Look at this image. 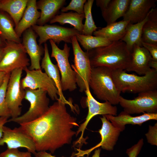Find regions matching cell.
Returning <instances> with one entry per match:
<instances>
[{"instance_id": "cell-1", "label": "cell", "mask_w": 157, "mask_h": 157, "mask_svg": "<svg viewBox=\"0 0 157 157\" xmlns=\"http://www.w3.org/2000/svg\"><path fill=\"white\" fill-rule=\"evenodd\" d=\"M66 104L58 100L42 116L20 127L33 140L36 151H49L53 154L66 144H69L79 126L76 118L67 112Z\"/></svg>"}, {"instance_id": "cell-2", "label": "cell", "mask_w": 157, "mask_h": 157, "mask_svg": "<svg viewBox=\"0 0 157 157\" xmlns=\"http://www.w3.org/2000/svg\"><path fill=\"white\" fill-rule=\"evenodd\" d=\"M92 68L105 67L112 70H125L131 59V52L122 40L112 42L105 47L87 51Z\"/></svg>"}, {"instance_id": "cell-3", "label": "cell", "mask_w": 157, "mask_h": 157, "mask_svg": "<svg viewBox=\"0 0 157 157\" xmlns=\"http://www.w3.org/2000/svg\"><path fill=\"white\" fill-rule=\"evenodd\" d=\"M126 72L122 69L112 70L113 80L121 92L139 94L157 90V70L151 68L141 76L129 74Z\"/></svg>"}, {"instance_id": "cell-4", "label": "cell", "mask_w": 157, "mask_h": 157, "mask_svg": "<svg viewBox=\"0 0 157 157\" xmlns=\"http://www.w3.org/2000/svg\"><path fill=\"white\" fill-rule=\"evenodd\" d=\"M112 72L105 67L91 68L89 85L97 98L116 105L119 103L121 92L115 85Z\"/></svg>"}, {"instance_id": "cell-5", "label": "cell", "mask_w": 157, "mask_h": 157, "mask_svg": "<svg viewBox=\"0 0 157 157\" xmlns=\"http://www.w3.org/2000/svg\"><path fill=\"white\" fill-rule=\"evenodd\" d=\"M24 99L30 104L28 110L18 117L12 118L8 122H13L19 124L34 120L43 115L49 109V100L46 92L41 89H25Z\"/></svg>"}, {"instance_id": "cell-6", "label": "cell", "mask_w": 157, "mask_h": 157, "mask_svg": "<svg viewBox=\"0 0 157 157\" xmlns=\"http://www.w3.org/2000/svg\"><path fill=\"white\" fill-rule=\"evenodd\" d=\"M49 41L52 49L51 57L56 59L61 74L62 90L73 91L77 88V85L75 72L69 61L70 48L65 43L61 49L52 40Z\"/></svg>"}, {"instance_id": "cell-7", "label": "cell", "mask_w": 157, "mask_h": 157, "mask_svg": "<svg viewBox=\"0 0 157 157\" xmlns=\"http://www.w3.org/2000/svg\"><path fill=\"white\" fill-rule=\"evenodd\" d=\"M74 56V65L71 66L75 72L76 83L81 92L89 87L91 67L88 54L81 48L76 36L73 37L72 42Z\"/></svg>"}, {"instance_id": "cell-8", "label": "cell", "mask_w": 157, "mask_h": 157, "mask_svg": "<svg viewBox=\"0 0 157 157\" xmlns=\"http://www.w3.org/2000/svg\"><path fill=\"white\" fill-rule=\"evenodd\" d=\"M4 49L0 71L8 73L17 69L24 70L30 65L29 60L22 43L6 41Z\"/></svg>"}, {"instance_id": "cell-9", "label": "cell", "mask_w": 157, "mask_h": 157, "mask_svg": "<svg viewBox=\"0 0 157 157\" xmlns=\"http://www.w3.org/2000/svg\"><path fill=\"white\" fill-rule=\"evenodd\" d=\"M23 69L19 68L12 71L7 85L6 100L11 112V117L14 118L20 115L22 102L24 99L25 91L22 87L21 78Z\"/></svg>"}, {"instance_id": "cell-10", "label": "cell", "mask_w": 157, "mask_h": 157, "mask_svg": "<svg viewBox=\"0 0 157 157\" xmlns=\"http://www.w3.org/2000/svg\"><path fill=\"white\" fill-rule=\"evenodd\" d=\"M124 112L129 114L141 113H157V90L138 94L133 99H128L120 96L119 103Z\"/></svg>"}, {"instance_id": "cell-11", "label": "cell", "mask_w": 157, "mask_h": 157, "mask_svg": "<svg viewBox=\"0 0 157 157\" xmlns=\"http://www.w3.org/2000/svg\"><path fill=\"white\" fill-rule=\"evenodd\" d=\"M24 70L26 75L21 81L23 88L41 89L46 92L52 100H58V90L53 82L45 72H43L41 69L30 70L28 67Z\"/></svg>"}, {"instance_id": "cell-12", "label": "cell", "mask_w": 157, "mask_h": 157, "mask_svg": "<svg viewBox=\"0 0 157 157\" xmlns=\"http://www.w3.org/2000/svg\"><path fill=\"white\" fill-rule=\"evenodd\" d=\"M85 92L87 96L86 103L88 112L85 121L79 126L76 135L77 136L81 133L80 137L75 143L76 145L78 144L80 146L82 143L85 142V140L83 138L84 131L89 122L93 117L99 115L116 116L117 110L116 106H113L108 101L100 103L96 100L91 94L90 87L87 88Z\"/></svg>"}, {"instance_id": "cell-13", "label": "cell", "mask_w": 157, "mask_h": 157, "mask_svg": "<svg viewBox=\"0 0 157 157\" xmlns=\"http://www.w3.org/2000/svg\"><path fill=\"white\" fill-rule=\"evenodd\" d=\"M39 36V44L41 45L48 40H52L58 44L62 41L71 43L73 37L81 34L74 28H66L56 25L45 24L41 26L35 25L31 27Z\"/></svg>"}, {"instance_id": "cell-14", "label": "cell", "mask_w": 157, "mask_h": 157, "mask_svg": "<svg viewBox=\"0 0 157 157\" xmlns=\"http://www.w3.org/2000/svg\"><path fill=\"white\" fill-rule=\"evenodd\" d=\"M6 144L8 149L26 148L34 154L36 152L35 143L31 137L19 126L11 129L4 126L3 135L0 139V146Z\"/></svg>"}, {"instance_id": "cell-15", "label": "cell", "mask_w": 157, "mask_h": 157, "mask_svg": "<svg viewBox=\"0 0 157 157\" xmlns=\"http://www.w3.org/2000/svg\"><path fill=\"white\" fill-rule=\"evenodd\" d=\"M100 117L102 123L101 128L99 132L101 136L100 142L95 146L85 151L81 150L82 156L88 155L94 149L101 147L104 149L109 151L113 150L118 139L121 131L115 127L108 120L104 115Z\"/></svg>"}, {"instance_id": "cell-16", "label": "cell", "mask_w": 157, "mask_h": 157, "mask_svg": "<svg viewBox=\"0 0 157 157\" xmlns=\"http://www.w3.org/2000/svg\"><path fill=\"white\" fill-rule=\"evenodd\" d=\"M36 34L31 27L23 33L22 44L30 58L31 65L29 69L30 70L41 69L40 61L44 53V48L37 42L38 35Z\"/></svg>"}, {"instance_id": "cell-17", "label": "cell", "mask_w": 157, "mask_h": 157, "mask_svg": "<svg viewBox=\"0 0 157 157\" xmlns=\"http://www.w3.org/2000/svg\"><path fill=\"white\" fill-rule=\"evenodd\" d=\"M156 0H130L123 20L134 24L143 21L150 10L156 8Z\"/></svg>"}, {"instance_id": "cell-18", "label": "cell", "mask_w": 157, "mask_h": 157, "mask_svg": "<svg viewBox=\"0 0 157 157\" xmlns=\"http://www.w3.org/2000/svg\"><path fill=\"white\" fill-rule=\"evenodd\" d=\"M44 56L42 59L41 67L45 72L54 83L58 92V99L69 105L72 110H75L74 106L71 101L67 100L65 97L62 90L60 71L57 64L52 62L49 55L47 45L44 44Z\"/></svg>"}, {"instance_id": "cell-19", "label": "cell", "mask_w": 157, "mask_h": 157, "mask_svg": "<svg viewBox=\"0 0 157 157\" xmlns=\"http://www.w3.org/2000/svg\"><path fill=\"white\" fill-rule=\"evenodd\" d=\"M152 58L149 51L142 46L136 45L131 52L130 64L125 71H133L144 75L151 69L149 63Z\"/></svg>"}, {"instance_id": "cell-20", "label": "cell", "mask_w": 157, "mask_h": 157, "mask_svg": "<svg viewBox=\"0 0 157 157\" xmlns=\"http://www.w3.org/2000/svg\"><path fill=\"white\" fill-rule=\"evenodd\" d=\"M104 115L113 126L119 129L121 132L125 129V126L126 124L141 126L144 123L149 120H157V113H144L142 115L134 117L123 111L117 116Z\"/></svg>"}, {"instance_id": "cell-21", "label": "cell", "mask_w": 157, "mask_h": 157, "mask_svg": "<svg viewBox=\"0 0 157 157\" xmlns=\"http://www.w3.org/2000/svg\"><path fill=\"white\" fill-rule=\"evenodd\" d=\"M36 2V0H28L22 18L15 28L20 38L25 30L36 25L40 17V12L38 10Z\"/></svg>"}, {"instance_id": "cell-22", "label": "cell", "mask_w": 157, "mask_h": 157, "mask_svg": "<svg viewBox=\"0 0 157 157\" xmlns=\"http://www.w3.org/2000/svg\"><path fill=\"white\" fill-rule=\"evenodd\" d=\"M65 0H40L36 2L38 9L41 10L40 15L37 24L43 26L53 19L63 7Z\"/></svg>"}, {"instance_id": "cell-23", "label": "cell", "mask_w": 157, "mask_h": 157, "mask_svg": "<svg viewBox=\"0 0 157 157\" xmlns=\"http://www.w3.org/2000/svg\"><path fill=\"white\" fill-rule=\"evenodd\" d=\"M129 22L122 20L107 25L93 33L94 36L107 38L112 42L121 40L124 37L126 27Z\"/></svg>"}, {"instance_id": "cell-24", "label": "cell", "mask_w": 157, "mask_h": 157, "mask_svg": "<svg viewBox=\"0 0 157 157\" xmlns=\"http://www.w3.org/2000/svg\"><path fill=\"white\" fill-rule=\"evenodd\" d=\"M130 0H111L107 8L101 11L102 16L107 25L116 22L124 15Z\"/></svg>"}, {"instance_id": "cell-25", "label": "cell", "mask_w": 157, "mask_h": 157, "mask_svg": "<svg viewBox=\"0 0 157 157\" xmlns=\"http://www.w3.org/2000/svg\"><path fill=\"white\" fill-rule=\"evenodd\" d=\"M150 11L143 21L134 24L129 23L126 27L125 34L121 40L125 43L128 49L131 52L135 45L142 46L141 39L142 28L147 20Z\"/></svg>"}, {"instance_id": "cell-26", "label": "cell", "mask_w": 157, "mask_h": 157, "mask_svg": "<svg viewBox=\"0 0 157 157\" xmlns=\"http://www.w3.org/2000/svg\"><path fill=\"white\" fill-rule=\"evenodd\" d=\"M142 42L157 45V8H152L143 26Z\"/></svg>"}, {"instance_id": "cell-27", "label": "cell", "mask_w": 157, "mask_h": 157, "mask_svg": "<svg viewBox=\"0 0 157 157\" xmlns=\"http://www.w3.org/2000/svg\"><path fill=\"white\" fill-rule=\"evenodd\" d=\"M28 0H0V10L8 13L16 26L21 19Z\"/></svg>"}, {"instance_id": "cell-28", "label": "cell", "mask_w": 157, "mask_h": 157, "mask_svg": "<svg viewBox=\"0 0 157 157\" xmlns=\"http://www.w3.org/2000/svg\"><path fill=\"white\" fill-rule=\"evenodd\" d=\"M13 19L7 14L0 12V37L5 41L21 43V40L17 34Z\"/></svg>"}, {"instance_id": "cell-29", "label": "cell", "mask_w": 157, "mask_h": 157, "mask_svg": "<svg viewBox=\"0 0 157 157\" xmlns=\"http://www.w3.org/2000/svg\"><path fill=\"white\" fill-rule=\"evenodd\" d=\"M84 18V14H79L72 12H62L55 16L49 21V23L51 24L58 22L62 25L69 24L82 34L83 26V20Z\"/></svg>"}, {"instance_id": "cell-30", "label": "cell", "mask_w": 157, "mask_h": 157, "mask_svg": "<svg viewBox=\"0 0 157 157\" xmlns=\"http://www.w3.org/2000/svg\"><path fill=\"white\" fill-rule=\"evenodd\" d=\"M76 37L78 42L86 51L96 48L107 46L112 42L107 38L100 36L80 34L76 35Z\"/></svg>"}, {"instance_id": "cell-31", "label": "cell", "mask_w": 157, "mask_h": 157, "mask_svg": "<svg viewBox=\"0 0 157 157\" xmlns=\"http://www.w3.org/2000/svg\"><path fill=\"white\" fill-rule=\"evenodd\" d=\"M94 2V0H88L84 6L85 21L83 24L82 34L85 35H92L93 32L98 28L95 24L92 14V9Z\"/></svg>"}, {"instance_id": "cell-32", "label": "cell", "mask_w": 157, "mask_h": 157, "mask_svg": "<svg viewBox=\"0 0 157 157\" xmlns=\"http://www.w3.org/2000/svg\"><path fill=\"white\" fill-rule=\"evenodd\" d=\"M10 74V73H6L3 82L0 87V117H11V112L6 100V92Z\"/></svg>"}, {"instance_id": "cell-33", "label": "cell", "mask_w": 157, "mask_h": 157, "mask_svg": "<svg viewBox=\"0 0 157 157\" xmlns=\"http://www.w3.org/2000/svg\"><path fill=\"white\" fill-rule=\"evenodd\" d=\"M86 1V0H72L68 5L61 8V11L65 13L72 10L79 14H84V6Z\"/></svg>"}, {"instance_id": "cell-34", "label": "cell", "mask_w": 157, "mask_h": 157, "mask_svg": "<svg viewBox=\"0 0 157 157\" xmlns=\"http://www.w3.org/2000/svg\"><path fill=\"white\" fill-rule=\"evenodd\" d=\"M148 142L152 145H157V123L154 126H149L148 132L145 134Z\"/></svg>"}, {"instance_id": "cell-35", "label": "cell", "mask_w": 157, "mask_h": 157, "mask_svg": "<svg viewBox=\"0 0 157 157\" xmlns=\"http://www.w3.org/2000/svg\"><path fill=\"white\" fill-rule=\"evenodd\" d=\"M143 144V140L141 139L137 143L127 149L126 153L129 157H137Z\"/></svg>"}, {"instance_id": "cell-36", "label": "cell", "mask_w": 157, "mask_h": 157, "mask_svg": "<svg viewBox=\"0 0 157 157\" xmlns=\"http://www.w3.org/2000/svg\"><path fill=\"white\" fill-rule=\"evenodd\" d=\"M142 45L149 51L152 58L157 60V45L142 42Z\"/></svg>"}, {"instance_id": "cell-37", "label": "cell", "mask_w": 157, "mask_h": 157, "mask_svg": "<svg viewBox=\"0 0 157 157\" xmlns=\"http://www.w3.org/2000/svg\"><path fill=\"white\" fill-rule=\"evenodd\" d=\"M20 151L18 149H8L0 154V157H19Z\"/></svg>"}, {"instance_id": "cell-38", "label": "cell", "mask_w": 157, "mask_h": 157, "mask_svg": "<svg viewBox=\"0 0 157 157\" xmlns=\"http://www.w3.org/2000/svg\"><path fill=\"white\" fill-rule=\"evenodd\" d=\"M111 0H96V4L102 11L106 9L108 7Z\"/></svg>"}, {"instance_id": "cell-39", "label": "cell", "mask_w": 157, "mask_h": 157, "mask_svg": "<svg viewBox=\"0 0 157 157\" xmlns=\"http://www.w3.org/2000/svg\"><path fill=\"white\" fill-rule=\"evenodd\" d=\"M34 155L35 157H56L45 151H36ZM74 156V154H72L70 157H73Z\"/></svg>"}, {"instance_id": "cell-40", "label": "cell", "mask_w": 157, "mask_h": 157, "mask_svg": "<svg viewBox=\"0 0 157 157\" xmlns=\"http://www.w3.org/2000/svg\"><path fill=\"white\" fill-rule=\"evenodd\" d=\"M8 117H0V139L2 137L3 135V127L5 124L8 122Z\"/></svg>"}, {"instance_id": "cell-41", "label": "cell", "mask_w": 157, "mask_h": 157, "mask_svg": "<svg viewBox=\"0 0 157 157\" xmlns=\"http://www.w3.org/2000/svg\"><path fill=\"white\" fill-rule=\"evenodd\" d=\"M149 66L151 68L157 70V60L152 58L149 63Z\"/></svg>"}, {"instance_id": "cell-42", "label": "cell", "mask_w": 157, "mask_h": 157, "mask_svg": "<svg viewBox=\"0 0 157 157\" xmlns=\"http://www.w3.org/2000/svg\"><path fill=\"white\" fill-rule=\"evenodd\" d=\"M19 157H33L31 153L28 151L21 152L20 151Z\"/></svg>"}, {"instance_id": "cell-43", "label": "cell", "mask_w": 157, "mask_h": 157, "mask_svg": "<svg viewBox=\"0 0 157 157\" xmlns=\"http://www.w3.org/2000/svg\"><path fill=\"white\" fill-rule=\"evenodd\" d=\"M6 74L5 72L0 71V87L3 82Z\"/></svg>"}, {"instance_id": "cell-44", "label": "cell", "mask_w": 157, "mask_h": 157, "mask_svg": "<svg viewBox=\"0 0 157 157\" xmlns=\"http://www.w3.org/2000/svg\"><path fill=\"white\" fill-rule=\"evenodd\" d=\"M101 151V149L99 148L96 149L92 157H100Z\"/></svg>"}, {"instance_id": "cell-45", "label": "cell", "mask_w": 157, "mask_h": 157, "mask_svg": "<svg viewBox=\"0 0 157 157\" xmlns=\"http://www.w3.org/2000/svg\"><path fill=\"white\" fill-rule=\"evenodd\" d=\"M4 54V47H0V62L1 61Z\"/></svg>"}, {"instance_id": "cell-46", "label": "cell", "mask_w": 157, "mask_h": 157, "mask_svg": "<svg viewBox=\"0 0 157 157\" xmlns=\"http://www.w3.org/2000/svg\"><path fill=\"white\" fill-rule=\"evenodd\" d=\"M6 44V41L0 37V47H4Z\"/></svg>"}, {"instance_id": "cell-47", "label": "cell", "mask_w": 157, "mask_h": 157, "mask_svg": "<svg viewBox=\"0 0 157 157\" xmlns=\"http://www.w3.org/2000/svg\"><path fill=\"white\" fill-rule=\"evenodd\" d=\"M0 8H1V5H0Z\"/></svg>"}]
</instances>
